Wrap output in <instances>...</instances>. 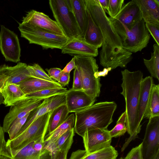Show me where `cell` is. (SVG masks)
I'll use <instances>...</instances> for the list:
<instances>
[{
	"label": "cell",
	"mask_w": 159,
	"mask_h": 159,
	"mask_svg": "<svg viewBox=\"0 0 159 159\" xmlns=\"http://www.w3.org/2000/svg\"><path fill=\"white\" fill-rule=\"evenodd\" d=\"M109 18L122 39L127 30L142 19L140 9L134 0L123 5L115 17Z\"/></svg>",
	"instance_id": "8"
},
{
	"label": "cell",
	"mask_w": 159,
	"mask_h": 159,
	"mask_svg": "<svg viewBox=\"0 0 159 159\" xmlns=\"http://www.w3.org/2000/svg\"><path fill=\"white\" fill-rule=\"evenodd\" d=\"M112 70L111 67L104 68L102 71H98L94 74L95 78H98L100 77H104L107 75L108 72Z\"/></svg>",
	"instance_id": "45"
},
{
	"label": "cell",
	"mask_w": 159,
	"mask_h": 159,
	"mask_svg": "<svg viewBox=\"0 0 159 159\" xmlns=\"http://www.w3.org/2000/svg\"><path fill=\"white\" fill-rule=\"evenodd\" d=\"M72 11L81 33L84 36L88 24L85 0H70Z\"/></svg>",
	"instance_id": "25"
},
{
	"label": "cell",
	"mask_w": 159,
	"mask_h": 159,
	"mask_svg": "<svg viewBox=\"0 0 159 159\" xmlns=\"http://www.w3.org/2000/svg\"><path fill=\"white\" fill-rule=\"evenodd\" d=\"M44 138L34 140L16 151H10L12 159H52L51 152L45 146Z\"/></svg>",
	"instance_id": "13"
},
{
	"label": "cell",
	"mask_w": 159,
	"mask_h": 159,
	"mask_svg": "<svg viewBox=\"0 0 159 159\" xmlns=\"http://www.w3.org/2000/svg\"><path fill=\"white\" fill-rule=\"evenodd\" d=\"M18 84L25 95L45 89L62 87L55 80L48 81L34 77L27 79Z\"/></svg>",
	"instance_id": "20"
},
{
	"label": "cell",
	"mask_w": 159,
	"mask_h": 159,
	"mask_svg": "<svg viewBox=\"0 0 159 159\" xmlns=\"http://www.w3.org/2000/svg\"><path fill=\"white\" fill-rule=\"evenodd\" d=\"M117 107L113 101L101 102L75 112L74 131L82 137L87 131L107 129L113 121V116Z\"/></svg>",
	"instance_id": "3"
},
{
	"label": "cell",
	"mask_w": 159,
	"mask_h": 159,
	"mask_svg": "<svg viewBox=\"0 0 159 159\" xmlns=\"http://www.w3.org/2000/svg\"><path fill=\"white\" fill-rule=\"evenodd\" d=\"M97 1L105 12H107V10L108 7L109 0H97Z\"/></svg>",
	"instance_id": "46"
},
{
	"label": "cell",
	"mask_w": 159,
	"mask_h": 159,
	"mask_svg": "<svg viewBox=\"0 0 159 159\" xmlns=\"http://www.w3.org/2000/svg\"><path fill=\"white\" fill-rule=\"evenodd\" d=\"M142 146V143L138 146L133 148L124 159H143Z\"/></svg>",
	"instance_id": "38"
},
{
	"label": "cell",
	"mask_w": 159,
	"mask_h": 159,
	"mask_svg": "<svg viewBox=\"0 0 159 159\" xmlns=\"http://www.w3.org/2000/svg\"><path fill=\"white\" fill-rule=\"evenodd\" d=\"M126 122V115L125 111L119 118L115 126L109 131L110 135L112 138L118 137L125 134L127 132Z\"/></svg>",
	"instance_id": "32"
},
{
	"label": "cell",
	"mask_w": 159,
	"mask_h": 159,
	"mask_svg": "<svg viewBox=\"0 0 159 159\" xmlns=\"http://www.w3.org/2000/svg\"><path fill=\"white\" fill-rule=\"evenodd\" d=\"M74 134H72L61 147L57 153L56 159H67L68 153L73 142Z\"/></svg>",
	"instance_id": "36"
},
{
	"label": "cell",
	"mask_w": 159,
	"mask_h": 159,
	"mask_svg": "<svg viewBox=\"0 0 159 159\" xmlns=\"http://www.w3.org/2000/svg\"><path fill=\"white\" fill-rule=\"evenodd\" d=\"M4 133L2 127L0 124V155L5 156L12 158L7 148V142L5 140Z\"/></svg>",
	"instance_id": "39"
},
{
	"label": "cell",
	"mask_w": 159,
	"mask_h": 159,
	"mask_svg": "<svg viewBox=\"0 0 159 159\" xmlns=\"http://www.w3.org/2000/svg\"><path fill=\"white\" fill-rule=\"evenodd\" d=\"M69 113L66 104L62 105L53 109L49 119L48 133L51 132L62 124L68 117Z\"/></svg>",
	"instance_id": "28"
},
{
	"label": "cell",
	"mask_w": 159,
	"mask_h": 159,
	"mask_svg": "<svg viewBox=\"0 0 159 159\" xmlns=\"http://www.w3.org/2000/svg\"><path fill=\"white\" fill-rule=\"evenodd\" d=\"M0 49L7 61H20L21 48L17 35L3 25H1Z\"/></svg>",
	"instance_id": "12"
},
{
	"label": "cell",
	"mask_w": 159,
	"mask_h": 159,
	"mask_svg": "<svg viewBox=\"0 0 159 159\" xmlns=\"http://www.w3.org/2000/svg\"><path fill=\"white\" fill-rule=\"evenodd\" d=\"M65 94L55 95L44 99L39 106L30 112L22 128L26 127L38 117L52 111L58 106L66 104Z\"/></svg>",
	"instance_id": "18"
},
{
	"label": "cell",
	"mask_w": 159,
	"mask_h": 159,
	"mask_svg": "<svg viewBox=\"0 0 159 159\" xmlns=\"http://www.w3.org/2000/svg\"><path fill=\"white\" fill-rule=\"evenodd\" d=\"M49 4L55 21L69 39L82 37L72 10L70 0H50Z\"/></svg>",
	"instance_id": "5"
},
{
	"label": "cell",
	"mask_w": 159,
	"mask_h": 159,
	"mask_svg": "<svg viewBox=\"0 0 159 159\" xmlns=\"http://www.w3.org/2000/svg\"><path fill=\"white\" fill-rule=\"evenodd\" d=\"M27 68L32 77L48 81H53L38 64L35 63L32 65H27Z\"/></svg>",
	"instance_id": "33"
},
{
	"label": "cell",
	"mask_w": 159,
	"mask_h": 159,
	"mask_svg": "<svg viewBox=\"0 0 159 159\" xmlns=\"http://www.w3.org/2000/svg\"><path fill=\"white\" fill-rule=\"evenodd\" d=\"M72 89L74 90H83L81 78L76 68L74 71L73 82Z\"/></svg>",
	"instance_id": "40"
},
{
	"label": "cell",
	"mask_w": 159,
	"mask_h": 159,
	"mask_svg": "<svg viewBox=\"0 0 159 159\" xmlns=\"http://www.w3.org/2000/svg\"><path fill=\"white\" fill-rule=\"evenodd\" d=\"M122 83L120 93L125 100L127 132L129 137L121 148L123 152L131 141L138 137L141 126L138 122V109L143 74L139 70L130 71L127 69L121 71Z\"/></svg>",
	"instance_id": "2"
},
{
	"label": "cell",
	"mask_w": 159,
	"mask_h": 159,
	"mask_svg": "<svg viewBox=\"0 0 159 159\" xmlns=\"http://www.w3.org/2000/svg\"><path fill=\"white\" fill-rule=\"evenodd\" d=\"M42 100L25 98L11 106L9 112L3 120L2 128L4 132L7 133L15 121L24 117L39 106L42 103Z\"/></svg>",
	"instance_id": "11"
},
{
	"label": "cell",
	"mask_w": 159,
	"mask_h": 159,
	"mask_svg": "<svg viewBox=\"0 0 159 159\" xmlns=\"http://www.w3.org/2000/svg\"><path fill=\"white\" fill-rule=\"evenodd\" d=\"M82 138L85 150L88 153L110 146L112 138L107 129H96L87 131Z\"/></svg>",
	"instance_id": "14"
},
{
	"label": "cell",
	"mask_w": 159,
	"mask_h": 159,
	"mask_svg": "<svg viewBox=\"0 0 159 159\" xmlns=\"http://www.w3.org/2000/svg\"><path fill=\"white\" fill-rule=\"evenodd\" d=\"M66 104L69 113L76 112L92 106L96 101L83 90H67L65 93Z\"/></svg>",
	"instance_id": "16"
},
{
	"label": "cell",
	"mask_w": 159,
	"mask_h": 159,
	"mask_svg": "<svg viewBox=\"0 0 159 159\" xmlns=\"http://www.w3.org/2000/svg\"><path fill=\"white\" fill-rule=\"evenodd\" d=\"M7 77L0 67V93L4 87L6 85Z\"/></svg>",
	"instance_id": "44"
},
{
	"label": "cell",
	"mask_w": 159,
	"mask_h": 159,
	"mask_svg": "<svg viewBox=\"0 0 159 159\" xmlns=\"http://www.w3.org/2000/svg\"><path fill=\"white\" fill-rule=\"evenodd\" d=\"M117 151L111 145L93 152L88 153L79 149L73 152L69 159H116Z\"/></svg>",
	"instance_id": "21"
},
{
	"label": "cell",
	"mask_w": 159,
	"mask_h": 159,
	"mask_svg": "<svg viewBox=\"0 0 159 159\" xmlns=\"http://www.w3.org/2000/svg\"><path fill=\"white\" fill-rule=\"evenodd\" d=\"M159 116V85L153 84L144 118Z\"/></svg>",
	"instance_id": "29"
},
{
	"label": "cell",
	"mask_w": 159,
	"mask_h": 159,
	"mask_svg": "<svg viewBox=\"0 0 159 159\" xmlns=\"http://www.w3.org/2000/svg\"><path fill=\"white\" fill-rule=\"evenodd\" d=\"M142 19L125 32L122 39L125 49L132 53L141 52L147 47L150 35L146 29Z\"/></svg>",
	"instance_id": "9"
},
{
	"label": "cell",
	"mask_w": 159,
	"mask_h": 159,
	"mask_svg": "<svg viewBox=\"0 0 159 159\" xmlns=\"http://www.w3.org/2000/svg\"><path fill=\"white\" fill-rule=\"evenodd\" d=\"M124 158H123L122 159H124Z\"/></svg>",
	"instance_id": "50"
},
{
	"label": "cell",
	"mask_w": 159,
	"mask_h": 159,
	"mask_svg": "<svg viewBox=\"0 0 159 159\" xmlns=\"http://www.w3.org/2000/svg\"><path fill=\"white\" fill-rule=\"evenodd\" d=\"M46 70L48 73V75L51 79H54L55 81L58 82L62 73V70L59 68H52Z\"/></svg>",
	"instance_id": "41"
},
{
	"label": "cell",
	"mask_w": 159,
	"mask_h": 159,
	"mask_svg": "<svg viewBox=\"0 0 159 159\" xmlns=\"http://www.w3.org/2000/svg\"><path fill=\"white\" fill-rule=\"evenodd\" d=\"M124 1V0H109L107 11L110 17L114 18L118 14L123 5Z\"/></svg>",
	"instance_id": "35"
},
{
	"label": "cell",
	"mask_w": 159,
	"mask_h": 159,
	"mask_svg": "<svg viewBox=\"0 0 159 159\" xmlns=\"http://www.w3.org/2000/svg\"><path fill=\"white\" fill-rule=\"evenodd\" d=\"M67 91L63 87L47 89L26 95L25 98L44 100L55 95L65 94Z\"/></svg>",
	"instance_id": "31"
},
{
	"label": "cell",
	"mask_w": 159,
	"mask_h": 159,
	"mask_svg": "<svg viewBox=\"0 0 159 159\" xmlns=\"http://www.w3.org/2000/svg\"><path fill=\"white\" fill-rule=\"evenodd\" d=\"M152 159H159V153L156 155Z\"/></svg>",
	"instance_id": "48"
},
{
	"label": "cell",
	"mask_w": 159,
	"mask_h": 159,
	"mask_svg": "<svg viewBox=\"0 0 159 159\" xmlns=\"http://www.w3.org/2000/svg\"><path fill=\"white\" fill-rule=\"evenodd\" d=\"M0 66L7 77V84H18L24 80L32 77L28 69L27 65L25 63L19 62L13 66H9L5 64Z\"/></svg>",
	"instance_id": "19"
},
{
	"label": "cell",
	"mask_w": 159,
	"mask_h": 159,
	"mask_svg": "<svg viewBox=\"0 0 159 159\" xmlns=\"http://www.w3.org/2000/svg\"><path fill=\"white\" fill-rule=\"evenodd\" d=\"M142 144L143 159H152L159 153V116L149 119Z\"/></svg>",
	"instance_id": "10"
},
{
	"label": "cell",
	"mask_w": 159,
	"mask_h": 159,
	"mask_svg": "<svg viewBox=\"0 0 159 159\" xmlns=\"http://www.w3.org/2000/svg\"><path fill=\"white\" fill-rule=\"evenodd\" d=\"M76 68L75 61V57H74L69 62L62 70V72L65 73H70L71 71Z\"/></svg>",
	"instance_id": "43"
},
{
	"label": "cell",
	"mask_w": 159,
	"mask_h": 159,
	"mask_svg": "<svg viewBox=\"0 0 159 159\" xmlns=\"http://www.w3.org/2000/svg\"><path fill=\"white\" fill-rule=\"evenodd\" d=\"M76 68L80 75L83 90L92 98L99 97L102 84L100 78H97L95 73L98 71V66L94 57L75 56Z\"/></svg>",
	"instance_id": "7"
},
{
	"label": "cell",
	"mask_w": 159,
	"mask_h": 159,
	"mask_svg": "<svg viewBox=\"0 0 159 159\" xmlns=\"http://www.w3.org/2000/svg\"><path fill=\"white\" fill-rule=\"evenodd\" d=\"M98 48L89 44L79 37L69 39L61 50V53L71 56L95 57L98 54Z\"/></svg>",
	"instance_id": "17"
},
{
	"label": "cell",
	"mask_w": 159,
	"mask_h": 159,
	"mask_svg": "<svg viewBox=\"0 0 159 159\" xmlns=\"http://www.w3.org/2000/svg\"><path fill=\"white\" fill-rule=\"evenodd\" d=\"M75 118L74 114H71L62 124L51 132L47 134L44 138L45 144L55 143L64 133L74 128Z\"/></svg>",
	"instance_id": "27"
},
{
	"label": "cell",
	"mask_w": 159,
	"mask_h": 159,
	"mask_svg": "<svg viewBox=\"0 0 159 159\" xmlns=\"http://www.w3.org/2000/svg\"><path fill=\"white\" fill-rule=\"evenodd\" d=\"M18 29L21 36L30 43L40 45L43 49H61L69 40L65 35L57 34L23 22L19 23Z\"/></svg>",
	"instance_id": "4"
},
{
	"label": "cell",
	"mask_w": 159,
	"mask_h": 159,
	"mask_svg": "<svg viewBox=\"0 0 159 159\" xmlns=\"http://www.w3.org/2000/svg\"><path fill=\"white\" fill-rule=\"evenodd\" d=\"M155 3L158 6H159V0H154Z\"/></svg>",
	"instance_id": "49"
},
{
	"label": "cell",
	"mask_w": 159,
	"mask_h": 159,
	"mask_svg": "<svg viewBox=\"0 0 159 159\" xmlns=\"http://www.w3.org/2000/svg\"><path fill=\"white\" fill-rule=\"evenodd\" d=\"M34 25L52 33L65 35L62 30L55 20L44 13L32 10L23 17L22 21Z\"/></svg>",
	"instance_id": "15"
},
{
	"label": "cell",
	"mask_w": 159,
	"mask_h": 159,
	"mask_svg": "<svg viewBox=\"0 0 159 159\" xmlns=\"http://www.w3.org/2000/svg\"><path fill=\"white\" fill-rule=\"evenodd\" d=\"M52 111L38 117L26 127L22 128L13 139H8L7 147L9 152L18 151L34 140L45 136Z\"/></svg>",
	"instance_id": "6"
},
{
	"label": "cell",
	"mask_w": 159,
	"mask_h": 159,
	"mask_svg": "<svg viewBox=\"0 0 159 159\" xmlns=\"http://www.w3.org/2000/svg\"><path fill=\"white\" fill-rule=\"evenodd\" d=\"M70 80V73L62 72V73L58 82L63 87L69 84Z\"/></svg>",
	"instance_id": "42"
},
{
	"label": "cell",
	"mask_w": 159,
	"mask_h": 159,
	"mask_svg": "<svg viewBox=\"0 0 159 159\" xmlns=\"http://www.w3.org/2000/svg\"><path fill=\"white\" fill-rule=\"evenodd\" d=\"M1 93L6 107L11 106L17 101L25 98V95L18 84H7L1 90Z\"/></svg>",
	"instance_id": "26"
},
{
	"label": "cell",
	"mask_w": 159,
	"mask_h": 159,
	"mask_svg": "<svg viewBox=\"0 0 159 159\" xmlns=\"http://www.w3.org/2000/svg\"><path fill=\"white\" fill-rule=\"evenodd\" d=\"M140 11L145 23L159 25V6L154 0H134Z\"/></svg>",
	"instance_id": "22"
},
{
	"label": "cell",
	"mask_w": 159,
	"mask_h": 159,
	"mask_svg": "<svg viewBox=\"0 0 159 159\" xmlns=\"http://www.w3.org/2000/svg\"><path fill=\"white\" fill-rule=\"evenodd\" d=\"M86 8L101 31L103 43L99 53L100 64L112 70L125 67L132 60V53L124 48L122 39L97 0H85Z\"/></svg>",
	"instance_id": "1"
},
{
	"label": "cell",
	"mask_w": 159,
	"mask_h": 159,
	"mask_svg": "<svg viewBox=\"0 0 159 159\" xmlns=\"http://www.w3.org/2000/svg\"><path fill=\"white\" fill-rule=\"evenodd\" d=\"M144 63L151 74V76L159 80V45H153V52L151 53L149 60L143 58Z\"/></svg>",
	"instance_id": "30"
},
{
	"label": "cell",
	"mask_w": 159,
	"mask_h": 159,
	"mask_svg": "<svg viewBox=\"0 0 159 159\" xmlns=\"http://www.w3.org/2000/svg\"><path fill=\"white\" fill-rule=\"evenodd\" d=\"M87 12L88 24L83 39L89 44L98 49L102 47V33L99 28L93 20L87 9Z\"/></svg>",
	"instance_id": "24"
},
{
	"label": "cell",
	"mask_w": 159,
	"mask_h": 159,
	"mask_svg": "<svg viewBox=\"0 0 159 159\" xmlns=\"http://www.w3.org/2000/svg\"><path fill=\"white\" fill-rule=\"evenodd\" d=\"M153 80L151 76L143 78L141 88L138 109V122L141 126V123L144 117L146 110Z\"/></svg>",
	"instance_id": "23"
},
{
	"label": "cell",
	"mask_w": 159,
	"mask_h": 159,
	"mask_svg": "<svg viewBox=\"0 0 159 159\" xmlns=\"http://www.w3.org/2000/svg\"><path fill=\"white\" fill-rule=\"evenodd\" d=\"M0 159H12V158L10 157H6L5 156L0 155Z\"/></svg>",
	"instance_id": "47"
},
{
	"label": "cell",
	"mask_w": 159,
	"mask_h": 159,
	"mask_svg": "<svg viewBox=\"0 0 159 159\" xmlns=\"http://www.w3.org/2000/svg\"><path fill=\"white\" fill-rule=\"evenodd\" d=\"M30 113L25 116L15 121L11 125L7 132L10 140L15 138L25 123Z\"/></svg>",
	"instance_id": "34"
},
{
	"label": "cell",
	"mask_w": 159,
	"mask_h": 159,
	"mask_svg": "<svg viewBox=\"0 0 159 159\" xmlns=\"http://www.w3.org/2000/svg\"><path fill=\"white\" fill-rule=\"evenodd\" d=\"M145 27L155 41L159 45V25L152 23H145Z\"/></svg>",
	"instance_id": "37"
}]
</instances>
